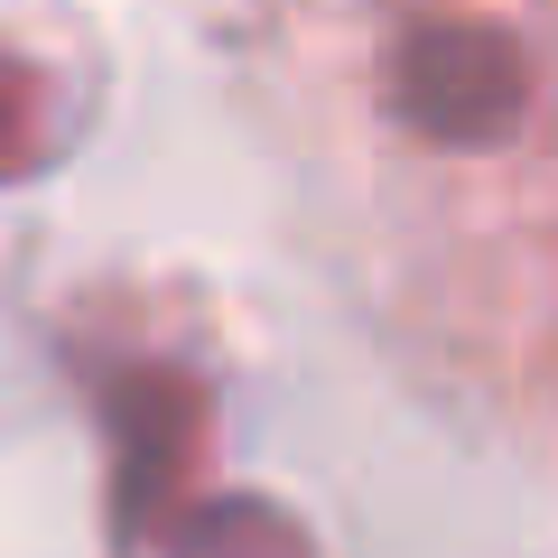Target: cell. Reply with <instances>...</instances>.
<instances>
[{"label":"cell","mask_w":558,"mask_h":558,"mask_svg":"<svg viewBox=\"0 0 558 558\" xmlns=\"http://www.w3.org/2000/svg\"><path fill=\"white\" fill-rule=\"evenodd\" d=\"M168 558H326V549L270 494H205L186 512H168Z\"/></svg>","instance_id":"3"},{"label":"cell","mask_w":558,"mask_h":558,"mask_svg":"<svg viewBox=\"0 0 558 558\" xmlns=\"http://www.w3.org/2000/svg\"><path fill=\"white\" fill-rule=\"evenodd\" d=\"M28 140H38V84H28V65L0 57V168H20Z\"/></svg>","instance_id":"4"},{"label":"cell","mask_w":558,"mask_h":558,"mask_svg":"<svg viewBox=\"0 0 558 558\" xmlns=\"http://www.w3.org/2000/svg\"><path fill=\"white\" fill-rule=\"evenodd\" d=\"M381 75H391V112L447 149H494L531 112V57L494 20H410Z\"/></svg>","instance_id":"1"},{"label":"cell","mask_w":558,"mask_h":558,"mask_svg":"<svg viewBox=\"0 0 558 558\" xmlns=\"http://www.w3.org/2000/svg\"><path fill=\"white\" fill-rule=\"evenodd\" d=\"M102 418L121 438V531H149V521H168L159 502L186 465V438H196V381L140 363V373H121L102 391Z\"/></svg>","instance_id":"2"}]
</instances>
